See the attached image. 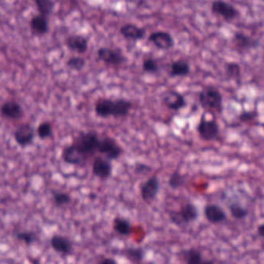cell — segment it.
<instances>
[{
    "mask_svg": "<svg viewBox=\"0 0 264 264\" xmlns=\"http://www.w3.org/2000/svg\"><path fill=\"white\" fill-rule=\"evenodd\" d=\"M52 195H53V200H54V204L58 207L68 205L72 201L71 196L67 193L53 191Z\"/></svg>",
    "mask_w": 264,
    "mask_h": 264,
    "instance_id": "cell-32",
    "label": "cell"
},
{
    "mask_svg": "<svg viewBox=\"0 0 264 264\" xmlns=\"http://www.w3.org/2000/svg\"><path fill=\"white\" fill-rule=\"evenodd\" d=\"M232 43L234 50L240 54L258 48L261 45L259 40L239 31L234 33Z\"/></svg>",
    "mask_w": 264,
    "mask_h": 264,
    "instance_id": "cell-10",
    "label": "cell"
},
{
    "mask_svg": "<svg viewBox=\"0 0 264 264\" xmlns=\"http://www.w3.org/2000/svg\"><path fill=\"white\" fill-rule=\"evenodd\" d=\"M142 68L143 72L150 75L158 74L161 71L159 62L154 57H146L143 59Z\"/></svg>",
    "mask_w": 264,
    "mask_h": 264,
    "instance_id": "cell-30",
    "label": "cell"
},
{
    "mask_svg": "<svg viewBox=\"0 0 264 264\" xmlns=\"http://www.w3.org/2000/svg\"><path fill=\"white\" fill-rule=\"evenodd\" d=\"M120 254L131 264H141L146 259V250L142 246H130L121 250Z\"/></svg>",
    "mask_w": 264,
    "mask_h": 264,
    "instance_id": "cell-19",
    "label": "cell"
},
{
    "mask_svg": "<svg viewBox=\"0 0 264 264\" xmlns=\"http://www.w3.org/2000/svg\"><path fill=\"white\" fill-rule=\"evenodd\" d=\"M37 9L39 11L40 14L42 16H48L53 13L54 9V3L53 0H34Z\"/></svg>",
    "mask_w": 264,
    "mask_h": 264,
    "instance_id": "cell-29",
    "label": "cell"
},
{
    "mask_svg": "<svg viewBox=\"0 0 264 264\" xmlns=\"http://www.w3.org/2000/svg\"><path fill=\"white\" fill-rule=\"evenodd\" d=\"M100 136L95 131L82 132L74 140L73 144L86 159H91L98 153Z\"/></svg>",
    "mask_w": 264,
    "mask_h": 264,
    "instance_id": "cell-4",
    "label": "cell"
},
{
    "mask_svg": "<svg viewBox=\"0 0 264 264\" xmlns=\"http://www.w3.org/2000/svg\"><path fill=\"white\" fill-rule=\"evenodd\" d=\"M113 229L119 236L123 237H128L132 234L133 230L131 221L121 216H117L113 220Z\"/></svg>",
    "mask_w": 264,
    "mask_h": 264,
    "instance_id": "cell-22",
    "label": "cell"
},
{
    "mask_svg": "<svg viewBox=\"0 0 264 264\" xmlns=\"http://www.w3.org/2000/svg\"><path fill=\"white\" fill-rule=\"evenodd\" d=\"M153 168L145 163L136 162L134 164L133 173L137 176H146L151 173Z\"/></svg>",
    "mask_w": 264,
    "mask_h": 264,
    "instance_id": "cell-35",
    "label": "cell"
},
{
    "mask_svg": "<svg viewBox=\"0 0 264 264\" xmlns=\"http://www.w3.org/2000/svg\"><path fill=\"white\" fill-rule=\"evenodd\" d=\"M148 41L161 50H171L175 45L173 36L167 31H157L151 33L149 35Z\"/></svg>",
    "mask_w": 264,
    "mask_h": 264,
    "instance_id": "cell-14",
    "label": "cell"
},
{
    "mask_svg": "<svg viewBox=\"0 0 264 264\" xmlns=\"http://www.w3.org/2000/svg\"><path fill=\"white\" fill-rule=\"evenodd\" d=\"M227 209H228V213L232 218L234 220H238V221L245 220L248 217L249 214H250L249 209L243 204L236 202V201L229 202L227 205Z\"/></svg>",
    "mask_w": 264,
    "mask_h": 264,
    "instance_id": "cell-26",
    "label": "cell"
},
{
    "mask_svg": "<svg viewBox=\"0 0 264 264\" xmlns=\"http://www.w3.org/2000/svg\"><path fill=\"white\" fill-rule=\"evenodd\" d=\"M35 132L32 126L29 123L21 124L14 132V139L20 146L25 147L34 141Z\"/></svg>",
    "mask_w": 264,
    "mask_h": 264,
    "instance_id": "cell-17",
    "label": "cell"
},
{
    "mask_svg": "<svg viewBox=\"0 0 264 264\" xmlns=\"http://www.w3.org/2000/svg\"><path fill=\"white\" fill-rule=\"evenodd\" d=\"M168 73L171 78L186 77L191 73V65L186 60H176L170 64Z\"/></svg>",
    "mask_w": 264,
    "mask_h": 264,
    "instance_id": "cell-20",
    "label": "cell"
},
{
    "mask_svg": "<svg viewBox=\"0 0 264 264\" xmlns=\"http://www.w3.org/2000/svg\"><path fill=\"white\" fill-rule=\"evenodd\" d=\"M37 132H38V136L40 139H47V138L50 137L53 134V127L50 123L45 122V123H42L38 126Z\"/></svg>",
    "mask_w": 264,
    "mask_h": 264,
    "instance_id": "cell-33",
    "label": "cell"
},
{
    "mask_svg": "<svg viewBox=\"0 0 264 264\" xmlns=\"http://www.w3.org/2000/svg\"><path fill=\"white\" fill-rule=\"evenodd\" d=\"M97 55L102 62L113 68H120L127 62V56L120 48L102 46L98 49Z\"/></svg>",
    "mask_w": 264,
    "mask_h": 264,
    "instance_id": "cell-7",
    "label": "cell"
},
{
    "mask_svg": "<svg viewBox=\"0 0 264 264\" xmlns=\"http://www.w3.org/2000/svg\"><path fill=\"white\" fill-rule=\"evenodd\" d=\"M86 60L82 57H71L67 61V66L74 71H82L86 67Z\"/></svg>",
    "mask_w": 264,
    "mask_h": 264,
    "instance_id": "cell-34",
    "label": "cell"
},
{
    "mask_svg": "<svg viewBox=\"0 0 264 264\" xmlns=\"http://www.w3.org/2000/svg\"><path fill=\"white\" fill-rule=\"evenodd\" d=\"M211 11L213 15L221 17L227 23L233 21L240 15V12L235 5L225 0H214L211 5Z\"/></svg>",
    "mask_w": 264,
    "mask_h": 264,
    "instance_id": "cell-8",
    "label": "cell"
},
{
    "mask_svg": "<svg viewBox=\"0 0 264 264\" xmlns=\"http://www.w3.org/2000/svg\"><path fill=\"white\" fill-rule=\"evenodd\" d=\"M123 153H124V150H123V146L116 139L109 136L100 137L98 154L103 156L109 161H114L120 159Z\"/></svg>",
    "mask_w": 264,
    "mask_h": 264,
    "instance_id": "cell-6",
    "label": "cell"
},
{
    "mask_svg": "<svg viewBox=\"0 0 264 264\" xmlns=\"http://www.w3.org/2000/svg\"><path fill=\"white\" fill-rule=\"evenodd\" d=\"M133 103L127 98H100L95 102V115L102 119H123L130 115Z\"/></svg>",
    "mask_w": 264,
    "mask_h": 264,
    "instance_id": "cell-1",
    "label": "cell"
},
{
    "mask_svg": "<svg viewBox=\"0 0 264 264\" xmlns=\"http://www.w3.org/2000/svg\"><path fill=\"white\" fill-rule=\"evenodd\" d=\"M16 238L18 240L25 243L27 246L33 244L36 240L35 234L32 232H27V231L18 232V233L16 234Z\"/></svg>",
    "mask_w": 264,
    "mask_h": 264,
    "instance_id": "cell-36",
    "label": "cell"
},
{
    "mask_svg": "<svg viewBox=\"0 0 264 264\" xmlns=\"http://www.w3.org/2000/svg\"><path fill=\"white\" fill-rule=\"evenodd\" d=\"M225 75L228 79L239 81L241 78V67L237 62H226L224 66Z\"/></svg>",
    "mask_w": 264,
    "mask_h": 264,
    "instance_id": "cell-28",
    "label": "cell"
},
{
    "mask_svg": "<svg viewBox=\"0 0 264 264\" xmlns=\"http://www.w3.org/2000/svg\"><path fill=\"white\" fill-rule=\"evenodd\" d=\"M198 102L205 113L213 117L221 116L223 113V95L218 88L214 86H206L198 93Z\"/></svg>",
    "mask_w": 264,
    "mask_h": 264,
    "instance_id": "cell-2",
    "label": "cell"
},
{
    "mask_svg": "<svg viewBox=\"0 0 264 264\" xmlns=\"http://www.w3.org/2000/svg\"><path fill=\"white\" fill-rule=\"evenodd\" d=\"M50 246L54 251L63 255H70L73 251V246L68 238L61 235H54L50 239Z\"/></svg>",
    "mask_w": 264,
    "mask_h": 264,
    "instance_id": "cell-21",
    "label": "cell"
},
{
    "mask_svg": "<svg viewBox=\"0 0 264 264\" xmlns=\"http://www.w3.org/2000/svg\"><path fill=\"white\" fill-rule=\"evenodd\" d=\"M168 217L172 224L182 228L197 221L200 217V211L198 205L193 202H187L180 205L178 210L171 211Z\"/></svg>",
    "mask_w": 264,
    "mask_h": 264,
    "instance_id": "cell-3",
    "label": "cell"
},
{
    "mask_svg": "<svg viewBox=\"0 0 264 264\" xmlns=\"http://www.w3.org/2000/svg\"><path fill=\"white\" fill-rule=\"evenodd\" d=\"M30 26L31 32L36 36L44 35L49 31V23L46 16L41 14L37 15L31 19Z\"/></svg>",
    "mask_w": 264,
    "mask_h": 264,
    "instance_id": "cell-25",
    "label": "cell"
},
{
    "mask_svg": "<svg viewBox=\"0 0 264 264\" xmlns=\"http://www.w3.org/2000/svg\"><path fill=\"white\" fill-rule=\"evenodd\" d=\"M146 29L138 27L133 23H126L120 28L121 36L132 42L143 41L146 37Z\"/></svg>",
    "mask_w": 264,
    "mask_h": 264,
    "instance_id": "cell-16",
    "label": "cell"
},
{
    "mask_svg": "<svg viewBox=\"0 0 264 264\" xmlns=\"http://www.w3.org/2000/svg\"><path fill=\"white\" fill-rule=\"evenodd\" d=\"M196 131L198 136L205 142L215 141L220 136V126L217 118L208 119L205 113L201 115Z\"/></svg>",
    "mask_w": 264,
    "mask_h": 264,
    "instance_id": "cell-5",
    "label": "cell"
},
{
    "mask_svg": "<svg viewBox=\"0 0 264 264\" xmlns=\"http://www.w3.org/2000/svg\"><path fill=\"white\" fill-rule=\"evenodd\" d=\"M161 190V181L157 175H152L139 186V194L142 201L150 205L156 200Z\"/></svg>",
    "mask_w": 264,
    "mask_h": 264,
    "instance_id": "cell-9",
    "label": "cell"
},
{
    "mask_svg": "<svg viewBox=\"0 0 264 264\" xmlns=\"http://www.w3.org/2000/svg\"><path fill=\"white\" fill-rule=\"evenodd\" d=\"M162 102L164 106L172 112H179L187 107V102L182 93L176 90H170L163 96Z\"/></svg>",
    "mask_w": 264,
    "mask_h": 264,
    "instance_id": "cell-13",
    "label": "cell"
},
{
    "mask_svg": "<svg viewBox=\"0 0 264 264\" xmlns=\"http://www.w3.org/2000/svg\"><path fill=\"white\" fill-rule=\"evenodd\" d=\"M237 117L240 123L251 124L259 117V113L257 110H243L238 115Z\"/></svg>",
    "mask_w": 264,
    "mask_h": 264,
    "instance_id": "cell-31",
    "label": "cell"
},
{
    "mask_svg": "<svg viewBox=\"0 0 264 264\" xmlns=\"http://www.w3.org/2000/svg\"><path fill=\"white\" fill-rule=\"evenodd\" d=\"M61 156L64 162L72 165L82 166L88 162V160L81 154L80 151L75 147L73 143L64 147Z\"/></svg>",
    "mask_w": 264,
    "mask_h": 264,
    "instance_id": "cell-18",
    "label": "cell"
},
{
    "mask_svg": "<svg viewBox=\"0 0 264 264\" xmlns=\"http://www.w3.org/2000/svg\"><path fill=\"white\" fill-rule=\"evenodd\" d=\"M186 183H187V177L177 170L170 175L168 181V186L173 190L181 188L185 185Z\"/></svg>",
    "mask_w": 264,
    "mask_h": 264,
    "instance_id": "cell-27",
    "label": "cell"
},
{
    "mask_svg": "<svg viewBox=\"0 0 264 264\" xmlns=\"http://www.w3.org/2000/svg\"><path fill=\"white\" fill-rule=\"evenodd\" d=\"M117 261L111 258V257H104L100 261H98V264H117Z\"/></svg>",
    "mask_w": 264,
    "mask_h": 264,
    "instance_id": "cell-37",
    "label": "cell"
},
{
    "mask_svg": "<svg viewBox=\"0 0 264 264\" xmlns=\"http://www.w3.org/2000/svg\"><path fill=\"white\" fill-rule=\"evenodd\" d=\"M204 217L209 223L220 225L228 220V215L221 205L209 203L205 205L203 209Z\"/></svg>",
    "mask_w": 264,
    "mask_h": 264,
    "instance_id": "cell-12",
    "label": "cell"
},
{
    "mask_svg": "<svg viewBox=\"0 0 264 264\" xmlns=\"http://www.w3.org/2000/svg\"><path fill=\"white\" fill-rule=\"evenodd\" d=\"M67 46L72 51L78 54H86L88 49V41L86 37L82 35H73L67 39Z\"/></svg>",
    "mask_w": 264,
    "mask_h": 264,
    "instance_id": "cell-23",
    "label": "cell"
},
{
    "mask_svg": "<svg viewBox=\"0 0 264 264\" xmlns=\"http://www.w3.org/2000/svg\"><path fill=\"white\" fill-rule=\"evenodd\" d=\"M177 257L179 261L186 264H210L214 263L213 261L204 258L202 252L195 247L181 250L177 254Z\"/></svg>",
    "mask_w": 264,
    "mask_h": 264,
    "instance_id": "cell-15",
    "label": "cell"
},
{
    "mask_svg": "<svg viewBox=\"0 0 264 264\" xmlns=\"http://www.w3.org/2000/svg\"><path fill=\"white\" fill-rule=\"evenodd\" d=\"M257 235L261 239H264V225L263 222H261L260 225L257 226Z\"/></svg>",
    "mask_w": 264,
    "mask_h": 264,
    "instance_id": "cell-38",
    "label": "cell"
},
{
    "mask_svg": "<svg viewBox=\"0 0 264 264\" xmlns=\"http://www.w3.org/2000/svg\"><path fill=\"white\" fill-rule=\"evenodd\" d=\"M1 114L9 120H18L23 115L21 105L16 101H7L1 106Z\"/></svg>",
    "mask_w": 264,
    "mask_h": 264,
    "instance_id": "cell-24",
    "label": "cell"
},
{
    "mask_svg": "<svg viewBox=\"0 0 264 264\" xmlns=\"http://www.w3.org/2000/svg\"><path fill=\"white\" fill-rule=\"evenodd\" d=\"M91 172L95 177L102 180H108L112 177L113 166L112 161L103 156H97L93 160Z\"/></svg>",
    "mask_w": 264,
    "mask_h": 264,
    "instance_id": "cell-11",
    "label": "cell"
}]
</instances>
